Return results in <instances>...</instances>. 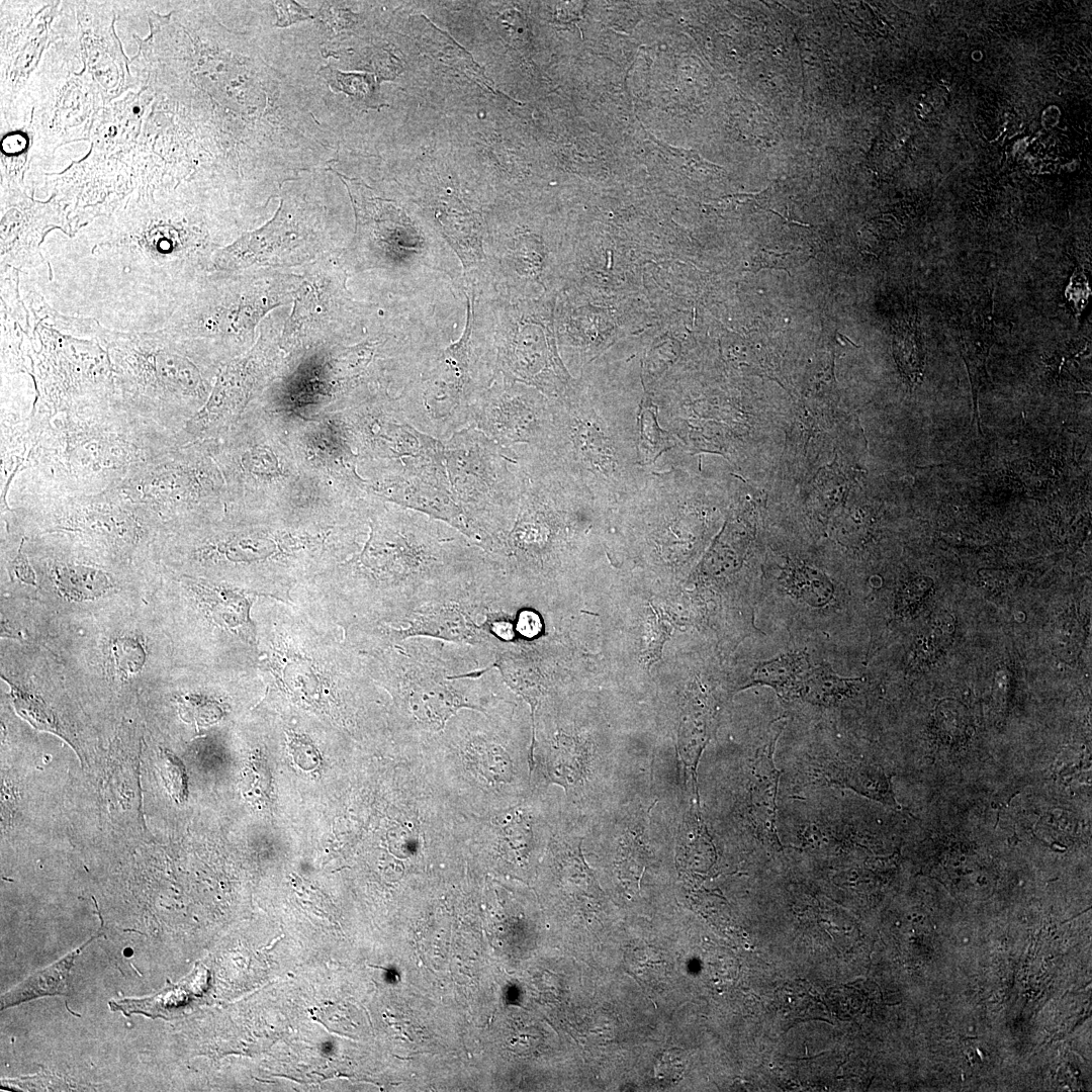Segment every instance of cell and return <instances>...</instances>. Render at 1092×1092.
<instances>
[{
	"mask_svg": "<svg viewBox=\"0 0 1092 1092\" xmlns=\"http://www.w3.org/2000/svg\"><path fill=\"white\" fill-rule=\"evenodd\" d=\"M171 193L128 196L111 213L68 237L70 265L85 280L77 288L101 311L130 318L133 328L159 326L180 279L208 250L202 231L179 218Z\"/></svg>",
	"mask_w": 1092,
	"mask_h": 1092,
	"instance_id": "7a4b0ae2",
	"label": "cell"
},
{
	"mask_svg": "<svg viewBox=\"0 0 1092 1092\" xmlns=\"http://www.w3.org/2000/svg\"><path fill=\"white\" fill-rule=\"evenodd\" d=\"M203 697L198 695H189L180 700L181 713L188 715L190 719L197 721L199 724H208L216 721L218 718L208 712L205 709H219L216 705Z\"/></svg>",
	"mask_w": 1092,
	"mask_h": 1092,
	"instance_id": "44dd1931",
	"label": "cell"
},
{
	"mask_svg": "<svg viewBox=\"0 0 1092 1092\" xmlns=\"http://www.w3.org/2000/svg\"><path fill=\"white\" fill-rule=\"evenodd\" d=\"M366 523L357 552L299 585V607L342 631L455 599L499 567L454 527L373 493Z\"/></svg>",
	"mask_w": 1092,
	"mask_h": 1092,
	"instance_id": "6da1fadb",
	"label": "cell"
},
{
	"mask_svg": "<svg viewBox=\"0 0 1092 1092\" xmlns=\"http://www.w3.org/2000/svg\"><path fill=\"white\" fill-rule=\"evenodd\" d=\"M453 496L468 526L467 538L489 553L511 529L523 481L513 453L475 427L443 442Z\"/></svg>",
	"mask_w": 1092,
	"mask_h": 1092,
	"instance_id": "8992f818",
	"label": "cell"
},
{
	"mask_svg": "<svg viewBox=\"0 0 1092 1092\" xmlns=\"http://www.w3.org/2000/svg\"><path fill=\"white\" fill-rule=\"evenodd\" d=\"M473 314L467 300L466 326L461 338L442 350L424 368L414 393L400 403L407 423L441 442L472 427L482 396L472 385L471 334Z\"/></svg>",
	"mask_w": 1092,
	"mask_h": 1092,
	"instance_id": "52a82bcc",
	"label": "cell"
},
{
	"mask_svg": "<svg viewBox=\"0 0 1092 1092\" xmlns=\"http://www.w3.org/2000/svg\"><path fill=\"white\" fill-rule=\"evenodd\" d=\"M684 1064L678 1051L663 1052L655 1061L654 1076L664 1082H673L680 1078Z\"/></svg>",
	"mask_w": 1092,
	"mask_h": 1092,
	"instance_id": "7402d4cb",
	"label": "cell"
},
{
	"mask_svg": "<svg viewBox=\"0 0 1092 1092\" xmlns=\"http://www.w3.org/2000/svg\"><path fill=\"white\" fill-rule=\"evenodd\" d=\"M181 581L203 620L258 662L253 608L260 596L222 581L187 576Z\"/></svg>",
	"mask_w": 1092,
	"mask_h": 1092,
	"instance_id": "4fadbf2b",
	"label": "cell"
},
{
	"mask_svg": "<svg viewBox=\"0 0 1092 1092\" xmlns=\"http://www.w3.org/2000/svg\"><path fill=\"white\" fill-rule=\"evenodd\" d=\"M552 413L507 382L486 389L473 415L475 427L511 452L538 450L545 442Z\"/></svg>",
	"mask_w": 1092,
	"mask_h": 1092,
	"instance_id": "8fae6325",
	"label": "cell"
},
{
	"mask_svg": "<svg viewBox=\"0 0 1092 1092\" xmlns=\"http://www.w3.org/2000/svg\"><path fill=\"white\" fill-rule=\"evenodd\" d=\"M49 572L57 589L70 601L93 600L115 586L109 573L89 564L56 561Z\"/></svg>",
	"mask_w": 1092,
	"mask_h": 1092,
	"instance_id": "9a60e30c",
	"label": "cell"
},
{
	"mask_svg": "<svg viewBox=\"0 0 1092 1092\" xmlns=\"http://www.w3.org/2000/svg\"><path fill=\"white\" fill-rule=\"evenodd\" d=\"M587 760L584 751L565 736H559L547 760L550 780L564 788L580 782L585 774Z\"/></svg>",
	"mask_w": 1092,
	"mask_h": 1092,
	"instance_id": "e0dca14e",
	"label": "cell"
},
{
	"mask_svg": "<svg viewBox=\"0 0 1092 1092\" xmlns=\"http://www.w3.org/2000/svg\"><path fill=\"white\" fill-rule=\"evenodd\" d=\"M116 670L123 676L138 673L146 661V652L139 639L131 636L116 638L111 644Z\"/></svg>",
	"mask_w": 1092,
	"mask_h": 1092,
	"instance_id": "d6986e66",
	"label": "cell"
},
{
	"mask_svg": "<svg viewBox=\"0 0 1092 1092\" xmlns=\"http://www.w3.org/2000/svg\"><path fill=\"white\" fill-rule=\"evenodd\" d=\"M357 653L372 679L390 690L419 725L435 731L460 709L486 714L470 693L502 676L491 666V650L430 637Z\"/></svg>",
	"mask_w": 1092,
	"mask_h": 1092,
	"instance_id": "277c9868",
	"label": "cell"
},
{
	"mask_svg": "<svg viewBox=\"0 0 1092 1092\" xmlns=\"http://www.w3.org/2000/svg\"><path fill=\"white\" fill-rule=\"evenodd\" d=\"M100 935V932L96 933V935L92 936L78 948L46 969L35 972L2 995L0 1004L1 1010L34 998L66 994L70 970L75 959L91 941L98 938Z\"/></svg>",
	"mask_w": 1092,
	"mask_h": 1092,
	"instance_id": "5bb4252c",
	"label": "cell"
},
{
	"mask_svg": "<svg viewBox=\"0 0 1092 1092\" xmlns=\"http://www.w3.org/2000/svg\"><path fill=\"white\" fill-rule=\"evenodd\" d=\"M219 468L197 449L178 446L160 456L117 488L150 513L196 509L215 498Z\"/></svg>",
	"mask_w": 1092,
	"mask_h": 1092,
	"instance_id": "ba28073f",
	"label": "cell"
},
{
	"mask_svg": "<svg viewBox=\"0 0 1092 1092\" xmlns=\"http://www.w3.org/2000/svg\"><path fill=\"white\" fill-rule=\"evenodd\" d=\"M60 1L1 2V112L39 65Z\"/></svg>",
	"mask_w": 1092,
	"mask_h": 1092,
	"instance_id": "9c48e42d",
	"label": "cell"
},
{
	"mask_svg": "<svg viewBox=\"0 0 1092 1092\" xmlns=\"http://www.w3.org/2000/svg\"><path fill=\"white\" fill-rule=\"evenodd\" d=\"M359 535L353 520L240 526L203 537L189 559L204 568L231 570L230 584L290 604L296 587L350 557Z\"/></svg>",
	"mask_w": 1092,
	"mask_h": 1092,
	"instance_id": "3957f363",
	"label": "cell"
},
{
	"mask_svg": "<svg viewBox=\"0 0 1092 1092\" xmlns=\"http://www.w3.org/2000/svg\"><path fill=\"white\" fill-rule=\"evenodd\" d=\"M95 339L111 364L120 405L178 437L176 427L206 398L208 382L188 356L186 343L165 329L117 331L98 322Z\"/></svg>",
	"mask_w": 1092,
	"mask_h": 1092,
	"instance_id": "5b68a950",
	"label": "cell"
},
{
	"mask_svg": "<svg viewBox=\"0 0 1092 1092\" xmlns=\"http://www.w3.org/2000/svg\"><path fill=\"white\" fill-rule=\"evenodd\" d=\"M11 687V697L17 713L26 719L36 729L54 732L66 737L55 718L54 713L36 696L27 693L14 684Z\"/></svg>",
	"mask_w": 1092,
	"mask_h": 1092,
	"instance_id": "ac0fdd59",
	"label": "cell"
},
{
	"mask_svg": "<svg viewBox=\"0 0 1092 1092\" xmlns=\"http://www.w3.org/2000/svg\"><path fill=\"white\" fill-rule=\"evenodd\" d=\"M465 757L470 767L490 783H508L512 779L513 764L508 752L486 735H476L467 743Z\"/></svg>",
	"mask_w": 1092,
	"mask_h": 1092,
	"instance_id": "2e32d148",
	"label": "cell"
},
{
	"mask_svg": "<svg viewBox=\"0 0 1092 1092\" xmlns=\"http://www.w3.org/2000/svg\"><path fill=\"white\" fill-rule=\"evenodd\" d=\"M24 540L22 538L18 552L16 556L8 563L7 570L12 581L18 580L20 582L35 585V573L28 561V558L22 551Z\"/></svg>",
	"mask_w": 1092,
	"mask_h": 1092,
	"instance_id": "603a6c76",
	"label": "cell"
},
{
	"mask_svg": "<svg viewBox=\"0 0 1092 1092\" xmlns=\"http://www.w3.org/2000/svg\"><path fill=\"white\" fill-rule=\"evenodd\" d=\"M112 2H75L83 63L100 86L105 104L127 86L129 61L123 53L114 22Z\"/></svg>",
	"mask_w": 1092,
	"mask_h": 1092,
	"instance_id": "7c38bea8",
	"label": "cell"
},
{
	"mask_svg": "<svg viewBox=\"0 0 1092 1092\" xmlns=\"http://www.w3.org/2000/svg\"><path fill=\"white\" fill-rule=\"evenodd\" d=\"M55 229L74 237L68 213L55 196L40 201L24 191L1 190L0 267L21 271L44 265L51 280V266L40 246Z\"/></svg>",
	"mask_w": 1092,
	"mask_h": 1092,
	"instance_id": "30bf717a",
	"label": "cell"
},
{
	"mask_svg": "<svg viewBox=\"0 0 1092 1092\" xmlns=\"http://www.w3.org/2000/svg\"><path fill=\"white\" fill-rule=\"evenodd\" d=\"M543 629L542 619L533 610L524 609L517 616L518 635L525 639H533L539 636Z\"/></svg>",
	"mask_w": 1092,
	"mask_h": 1092,
	"instance_id": "cb8c5ba5",
	"label": "cell"
},
{
	"mask_svg": "<svg viewBox=\"0 0 1092 1092\" xmlns=\"http://www.w3.org/2000/svg\"><path fill=\"white\" fill-rule=\"evenodd\" d=\"M279 13L277 25L285 26L299 19L310 17L307 10L294 2H276Z\"/></svg>",
	"mask_w": 1092,
	"mask_h": 1092,
	"instance_id": "d4e9b609",
	"label": "cell"
},
{
	"mask_svg": "<svg viewBox=\"0 0 1092 1092\" xmlns=\"http://www.w3.org/2000/svg\"><path fill=\"white\" fill-rule=\"evenodd\" d=\"M793 586L796 588L797 594L809 604L819 606L826 604L833 593L832 586L826 578L812 572L798 573L796 577L794 576Z\"/></svg>",
	"mask_w": 1092,
	"mask_h": 1092,
	"instance_id": "ffe728a7",
	"label": "cell"
}]
</instances>
